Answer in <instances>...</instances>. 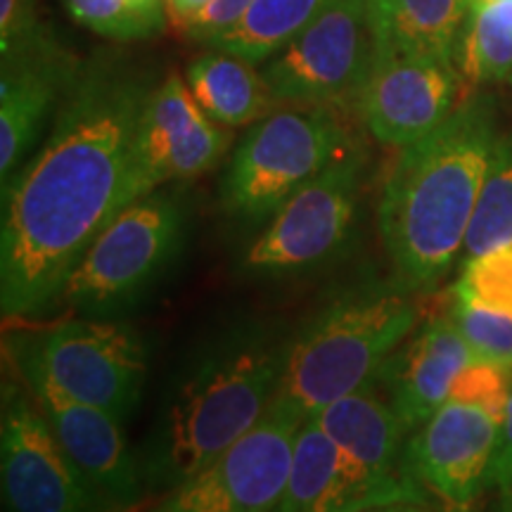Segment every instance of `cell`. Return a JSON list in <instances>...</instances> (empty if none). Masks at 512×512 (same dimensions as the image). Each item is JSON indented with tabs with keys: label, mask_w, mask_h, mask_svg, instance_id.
Wrapping results in <instances>:
<instances>
[{
	"label": "cell",
	"mask_w": 512,
	"mask_h": 512,
	"mask_svg": "<svg viewBox=\"0 0 512 512\" xmlns=\"http://www.w3.org/2000/svg\"><path fill=\"white\" fill-rule=\"evenodd\" d=\"M313 420L335 441L354 470L382 486L396 503H430L408 465V437L399 415L373 375L342 399L320 408Z\"/></svg>",
	"instance_id": "obj_16"
},
{
	"label": "cell",
	"mask_w": 512,
	"mask_h": 512,
	"mask_svg": "<svg viewBox=\"0 0 512 512\" xmlns=\"http://www.w3.org/2000/svg\"><path fill=\"white\" fill-rule=\"evenodd\" d=\"M209 0H164L166 5V17L176 24L178 31L185 27L190 17H195Z\"/></svg>",
	"instance_id": "obj_32"
},
{
	"label": "cell",
	"mask_w": 512,
	"mask_h": 512,
	"mask_svg": "<svg viewBox=\"0 0 512 512\" xmlns=\"http://www.w3.org/2000/svg\"><path fill=\"white\" fill-rule=\"evenodd\" d=\"M486 512H512V494H498V501Z\"/></svg>",
	"instance_id": "obj_34"
},
{
	"label": "cell",
	"mask_w": 512,
	"mask_h": 512,
	"mask_svg": "<svg viewBox=\"0 0 512 512\" xmlns=\"http://www.w3.org/2000/svg\"><path fill=\"white\" fill-rule=\"evenodd\" d=\"M183 240L185 209L174 192L155 190L126 204L69 275L62 306L76 316L121 318L162 280Z\"/></svg>",
	"instance_id": "obj_6"
},
{
	"label": "cell",
	"mask_w": 512,
	"mask_h": 512,
	"mask_svg": "<svg viewBox=\"0 0 512 512\" xmlns=\"http://www.w3.org/2000/svg\"><path fill=\"white\" fill-rule=\"evenodd\" d=\"M425 297L394 273L337 287L290 335L280 399L311 418L366 384L418 328Z\"/></svg>",
	"instance_id": "obj_4"
},
{
	"label": "cell",
	"mask_w": 512,
	"mask_h": 512,
	"mask_svg": "<svg viewBox=\"0 0 512 512\" xmlns=\"http://www.w3.org/2000/svg\"><path fill=\"white\" fill-rule=\"evenodd\" d=\"M361 512H439L432 503H389L377 505V508H368Z\"/></svg>",
	"instance_id": "obj_33"
},
{
	"label": "cell",
	"mask_w": 512,
	"mask_h": 512,
	"mask_svg": "<svg viewBox=\"0 0 512 512\" xmlns=\"http://www.w3.org/2000/svg\"><path fill=\"white\" fill-rule=\"evenodd\" d=\"M10 366V363H8ZM36 396L91 491L98 512H136L147 498L138 451L128 444L121 420L57 389L34 368L10 366Z\"/></svg>",
	"instance_id": "obj_13"
},
{
	"label": "cell",
	"mask_w": 512,
	"mask_h": 512,
	"mask_svg": "<svg viewBox=\"0 0 512 512\" xmlns=\"http://www.w3.org/2000/svg\"><path fill=\"white\" fill-rule=\"evenodd\" d=\"M377 41L458 64L470 0H370Z\"/></svg>",
	"instance_id": "obj_21"
},
{
	"label": "cell",
	"mask_w": 512,
	"mask_h": 512,
	"mask_svg": "<svg viewBox=\"0 0 512 512\" xmlns=\"http://www.w3.org/2000/svg\"><path fill=\"white\" fill-rule=\"evenodd\" d=\"M396 503L382 486L354 470L313 418L299 430L290 477L273 512H361Z\"/></svg>",
	"instance_id": "obj_19"
},
{
	"label": "cell",
	"mask_w": 512,
	"mask_h": 512,
	"mask_svg": "<svg viewBox=\"0 0 512 512\" xmlns=\"http://www.w3.org/2000/svg\"><path fill=\"white\" fill-rule=\"evenodd\" d=\"M5 363L34 368L72 399L126 422L143 399L150 347L121 318L74 316L5 335Z\"/></svg>",
	"instance_id": "obj_5"
},
{
	"label": "cell",
	"mask_w": 512,
	"mask_h": 512,
	"mask_svg": "<svg viewBox=\"0 0 512 512\" xmlns=\"http://www.w3.org/2000/svg\"><path fill=\"white\" fill-rule=\"evenodd\" d=\"M498 437L494 415L448 399L408 437V465L446 512H472L491 489Z\"/></svg>",
	"instance_id": "obj_15"
},
{
	"label": "cell",
	"mask_w": 512,
	"mask_h": 512,
	"mask_svg": "<svg viewBox=\"0 0 512 512\" xmlns=\"http://www.w3.org/2000/svg\"><path fill=\"white\" fill-rule=\"evenodd\" d=\"M510 394L512 370L501 366V363L475 356L458 373L448 399L482 408V411L494 415L498 422H503L505 411H508Z\"/></svg>",
	"instance_id": "obj_28"
},
{
	"label": "cell",
	"mask_w": 512,
	"mask_h": 512,
	"mask_svg": "<svg viewBox=\"0 0 512 512\" xmlns=\"http://www.w3.org/2000/svg\"><path fill=\"white\" fill-rule=\"evenodd\" d=\"M79 69L48 34L3 57L0 76V185H8L34 147L50 107Z\"/></svg>",
	"instance_id": "obj_18"
},
{
	"label": "cell",
	"mask_w": 512,
	"mask_h": 512,
	"mask_svg": "<svg viewBox=\"0 0 512 512\" xmlns=\"http://www.w3.org/2000/svg\"><path fill=\"white\" fill-rule=\"evenodd\" d=\"M458 69L467 91L512 74V0H470Z\"/></svg>",
	"instance_id": "obj_23"
},
{
	"label": "cell",
	"mask_w": 512,
	"mask_h": 512,
	"mask_svg": "<svg viewBox=\"0 0 512 512\" xmlns=\"http://www.w3.org/2000/svg\"><path fill=\"white\" fill-rule=\"evenodd\" d=\"M328 3L330 0H254L235 27L211 38L207 46L252 64L266 62Z\"/></svg>",
	"instance_id": "obj_22"
},
{
	"label": "cell",
	"mask_w": 512,
	"mask_h": 512,
	"mask_svg": "<svg viewBox=\"0 0 512 512\" xmlns=\"http://www.w3.org/2000/svg\"><path fill=\"white\" fill-rule=\"evenodd\" d=\"M453 294L512 318V247L467 259Z\"/></svg>",
	"instance_id": "obj_26"
},
{
	"label": "cell",
	"mask_w": 512,
	"mask_h": 512,
	"mask_svg": "<svg viewBox=\"0 0 512 512\" xmlns=\"http://www.w3.org/2000/svg\"><path fill=\"white\" fill-rule=\"evenodd\" d=\"M503 247H512V133L498 136L491 152L463 256L467 261Z\"/></svg>",
	"instance_id": "obj_24"
},
{
	"label": "cell",
	"mask_w": 512,
	"mask_h": 512,
	"mask_svg": "<svg viewBox=\"0 0 512 512\" xmlns=\"http://www.w3.org/2000/svg\"><path fill=\"white\" fill-rule=\"evenodd\" d=\"M252 3L254 0H209L195 17L185 22L181 31L190 38L209 43L214 36L235 27Z\"/></svg>",
	"instance_id": "obj_30"
},
{
	"label": "cell",
	"mask_w": 512,
	"mask_h": 512,
	"mask_svg": "<svg viewBox=\"0 0 512 512\" xmlns=\"http://www.w3.org/2000/svg\"><path fill=\"white\" fill-rule=\"evenodd\" d=\"M72 15L93 31L114 38H140L162 29V0H67Z\"/></svg>",
	"instance_id": "obj_25"
},
{
	"label": "cell",
	"mask_w": 512,
	"mask_h": 512,
	"mask_svg": "<svg viewBox=\"0 0 512 512\" xmlns=\"http://www.w3.org/2000/svg\"><path fill=\"white\" fill-rule=\"evenodd\" d=\"M157 83L121 55H98L74 74L46 145L3 188L5 325L60 309L81 256L128 204L133 147Z\"/></svg>",
	"instance_id": "obj_1"
},
{
	"label": "cell",
	"mask_w": 512,
	"mask_h": 512,
	"mask_svg": "<svg viewBox=\"0 0 512 512\" xmlns=\"http://www.w3.org/2000/svg\"><path fill=\"white\" fill-rule=\"evenodd\" d=\"M302 411L280 396L219 458L136 512H273L290 477Z\"/></svg>",
	"instance_id": "obj_10"
},
{
	"label": "cell",
	"mask_w": 512,
	"mask_h": 512,
	"mask_svg": "<svg viewBox=\"0 0 512 512\" xmlns=\"http://www.w3.org/2000/svg\"><path fill=\"white\" fill-rule=\"evenodd\" d=\"M448 302L451 292L441 294L411 337L375 373L408 434L444 406L458 373L475 358V351L448 313Z\"/></svg>",
	"instance_id": "obj_17"
},
{
	"label": "cell",
	"mask_w": 512,
	"mask_h": 512,
	"mask_svg": "<svg viewBox=\"0 0 512 512\" xmlns=\"http://www.w3.org/2000/svg\"><path fill=\"white\" fill-rule=\"evenodd\" d=\"M456 62L377 41L354 110L377 143L406 147L430 136L467 95Z\"/></svg>",
	"instance_id": "obj_12"
},
{
	"label": "cell",
	"mask_w": 512,
	"mask_h": 512,
	"mask_svg": "<svg viewBox=\"0 0 512 512\" xmlns=\"http://www.w3.org/2000/svg\"><path fill=\"white\" fill-rule=\"evenodd\" d=\"M491 489H496L498 494H512V394L501 422V437H498L494 472H491Z\"/></svg>",
	"instance_id": "obj_31"
},
{
	"label": "cell",
	"mask_w": 512,
	"mask_h": 512,
	"mask_svg": "<svg viewBox=\"0 0 512 512\" xmlns=\"http://www.w3.org/2000/svg\"><path fill=\"white\" fill-rule=\"evenodd\" d=\"M188 86L204 114L228 128L256 124L280 105L252 62L221 50L190 64Z\"/></svg>",
	"instance_id": "obj_20"
},
{
	"label": "cell",
	"mask_w": 512,
	"mask_h": 512,
	"mask_svg": "<svg viewBox=\"0 0 512 512\" xmlns=\"http://www.w3.org/2000/svg\"><path fill=\"white\" fill-rule=\"evenodd\" d=\"M0 479L5 512H98L81 472L15 370L0 392Z\"/></svg>",
	"instance_id": "obj_11"
},
{
	"label": "cell",
	"mask_w": 512,
	"mask_h": 512,
	"mask_svg": "<svg viewBox=\"0 0 512 512\" xmlns=\"http://www.w3.org/2000/svg\"><path fill=\"white\" fill-rule=\"evenodd\" d=\"M375 60L370 0H330L264 67L280 105L354 107Z\"/></svg>",
	"instance_id": "obj_9"
},
{
	"label": "cell",
	"mask_w": 512,
	"mask_h": 512,
	"mask_svg": "<svg viewBox=\"0 0 512 512\" xmlns=\"http://www.w3.org/2000/svg\"><path fill=\"white\" fill-rule=\"evenodd\" d=\"M448 313L458 325L460 335L467 339L477 358L501 363L512 370V318L484 309L467 299H460L451 290Z\"/></svg>",
	"instance_id": "obj_27"
},
{
	"label": "cell",
	"mask_w": 512,
	"mask_h": 512,
	"mask_svg": "<svg viewBox=\"0 0 512 512\" xmlns=\"http://www.w3.org/2000/svg\"><path fill=\"white\" fill-rule=\"evenodd\" d=\"M287 342L264 320L238 318L190 351L136 448L147 496L176 489L252 430L278 396Z\"/></svg>",
	"instance_id": "obj_2"
},
{
	"label": "cell",
	"mask_w": 512,
	"mask_h": 512,
	"mask_svg": "<svg viewBox=\"0 0 512 512\" xmlns=\"http://www.w3.org/2000/svg\"><path fill=\"white\" fill-rule=\"evenodd\" d=\"M496 140L494 100L467 95L437 131L401 147L377 202V233L413 292L437 290L463 252Z\"/></svg>",
	"instance_id": "obj_3"
},
{
	"label": "cell",
	"mask_w": 512,
	"mask_h": 512,
	"mask_svg": "<svg viewBox=\"0 0 512 512\" xmlns=\"http://www.w3.org/2000/svg\"><path fill=\"white\" fill-rule=\"evenodd\" d=\"M46 34V27L38 22L36 0H0V50H3V57L29 48Z\"/></svg>",
	"instance_id": "obj_29"
},
{
	"label": "cell",
	"mask_w": 512,
	"mask_h": 512,
	"mask_svg": "<svg viewBox=\"0 0 512 512\" xmlns=\"http://www.w3.org/2000/svg\"><path fill=\"white\" fill-rule=\"evenodd\" d=\"M351 150L339 110H280L249 128L221 178L219 202L228 219L266 223L302 185Z\"/></svg>",
	"instance_id": "obj_7"
},
{
	"label": "cell",
	"mask_w": 512,
	"mask_h": 512,
	"mask_svg": "<svg viewBox=\"0 0 512 512\" xmlns=\"http://www.w3.org/2000/svg\"><path fill=\"white\" fill-rule=\"evenodd\" d=\"M233 140L228 126L209 119L190 86L171 74L147 98L133 147L128 204L166 183L192 181L221 162Z\"/></svg>",
	"instance_id": "obj_14"
},
{
	"label": "cell",
	"mask_w": 512,
	"mask_h": 512,
	"mask_svg": "<svg viewBox=\"0 0 512 512\" xmlns=\"http://www.w3.org/2000/svg\"><path fill=\"white\" fill-rule=\"evenodd\" d=\"M366 157L351 150L302 185L245 249L240 273L252 280H297L351 247L361 219Z\"/></svg>",
	"instance_id": "obj_8"
}]
</instances>
